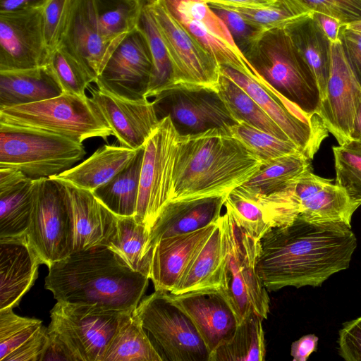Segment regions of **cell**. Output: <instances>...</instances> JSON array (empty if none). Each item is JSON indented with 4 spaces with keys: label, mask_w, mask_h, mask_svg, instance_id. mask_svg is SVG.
Returning a JSON list of instances; mask_svg holds the SVG:
<instances>
[{
    "label": "cell",
    "mask_w": 361,
    "mask_h": 361,
    "mask_svg": "<svg viewBox=\"0 0 361 361\" xmlns=\"http://www.w3.org/2000/svg\"><path fill=\"white\" fill-rule=\"evenodd\" d=\"M262 33L286 29L308 19L313 12L301 0H278L270 6L258 8H231Z\"/></svg>",
    "instance_id": "cell-41"
},
{
    "label": "cell",
    "mask_w": 361,
    "mask_h": 361,
    "mask_svg": "<svg viewBox=\"0 0 361 361\" xmlns=\"http://www.w3.org/2000/svg\"><path fill=\"white\" fill-rule=\"evenodd\" d=\"M137 27L147 38L153 61V70L146 98H157L169 91L172 67L166 47L147 0L144 1Z\"/></svg>",
    "instance_id": "cell-39"
},
{
    "label": "cell",
    "mask_w": 361,
    "mask_h": 361,
    "mask_svg": "<svg viewBox=\"0 0 361 361\" xmlns=\"http://www.w3.org/2000/svg\"><path fill=\"white\" fill-rule=\"evenodd\" d=\"M311 161L301 152L279 157L263 164L243 186L264 195L280 191L297 177L312 169Z\"/></svg>",
    "instance_id": "cell-38"
},
{
    "label": "cell",
    "mask_w": 361,
    "mask_h": 361,
    "mask_svg": "<svg viewBox=\"0 0 361 361\" xmlns=\"http://www.w3.org/2000/svg\"><path fill=\"white\" fill-rule=\"evenodd\" d=\"M73 0H48L42 8L47 46L51 52L63 35Z\"/></svg>",
    "instance_id": "cell-46"
},
{
    "label": "cell",
    "mask_w": 361,
    "mask_h": 361,
    "mask_svg": "<svg viewBox=\"0 0 361 361\" xmlns=\"http://www.w3.org/2000/svg\"><path fill=\"white\" fill-rule=\"evenodd\" d=\"M312 18L330 44L341 42V30L344 24L340 20L319 12H313Z\"/></svg>",
    "instance_id": "cell-51"
},
{
    "label": "cell",
    "mask_w": 361,
    "mask_h": 361,
    "mask_svg": "<svg viewBox=\"0 0 361 361\" xmlns=\"http://www.w3.org/2000/svg\"><path fill=\"white\" fill-rule=\"evenodd\" d=\"M42 8L0 13V71L35 68L49 63Z\"/></svg>",
    "instance_id": "cell-16"
},
{
    "label": "cell",
    "mask_w": 361,
    "mask_h": 361,
    "mask_svg": "<svg viewBox=\"0 0 361 361\" xmlns=\"http://www.w3.org/2000/svg\"><path fill=\"white\" fill-rule=\"evenodd\" d=\"M63 183L71 209V253L97 246L107 247L116 233L118 216L104 205L92 192Z\"/></svg>",
    "instance_id": "cell-22"
},
{
    "label": "cell",
    "mask_w": 361,
    "mask_h": 361,
    "mask_svg": "<svg viewBox=\"0 0 361 361\" xmlns=\"http://www.w3.org/2000/svg\"><path fill=\"white\" fill-rule=\"evenodd\" d=\"M149 230L133 216H118L116 231L109 245L131 269L149 278L152 251Z\"/></svg>",
    "instance_id": "cell-35"
},
{
    "label": "cell",
    "mask_w": 361,
    "mask_h": 361,
    "mask_svg": "<svg viewBox=\"0 0 361 361\" xmlns=\"http://www.w3.org/2000/svg\"><path fill=\"white\" fill-rule=\"evenodd\" d=\"M244 56L263 85L305 114H318L321 97L317 82L286 29L262 33Z\"/></svg>",
    "instance_id": "cell-4"
},
{
    "label": "cell",
    "mask_w": 361,
    "mask_h": 361,
    "mask_svg": "<svg viewBox=\"0 0 361 361\" xmlns=\"http://www.w3.org/2000/svg\"><path fill=\"white\" fill-rule=\"evenodd\" d=\"M0 123L40 130L80 142L113 135L90 97L64 92L40 102L0 109Z\"/></svg>",
    "instance_id": "cell-6"
},
{
    "label": "cell",
    "mask_w": 361,
    "mask_h": 361,
    "mask_svg": "<svg viewBox=\"0 0 361 361\" xmlns=\"http://www.w3.org/2000/svg\"><path fill=\"white\" fill-rule=\"evenodd\" d=\"M227 195L169 201L150 229L149 246L153 252L161 239L192 232L216 223Z\"/></svg>",
    "instance_id": "cell-25"
},
{
    "label": "cell",
    "mask_w": 361,
    "mask_h": 361,
    "mask_svg": "<svg viewBox=\"0 0 361 361\" xmlns=\"http://www.w3.org/2000/svg\"><path fill=\"white\" fill-rule=\"evenodd\" d=\"M130 314L57 301L51 311L48 331L67 347L75 361H103L118 327Z\"/></svg>",
    "instance_id": "cell-8"
},
{
    "label": "cell",
    "mask_w": 361,
    "mask_h": 361,
    "mask_svg": "<svg viewBox=\"0 0 361 361\" xmlns=\"http://www.w3.org/2000/svg\"><path fill=\"white\" fill-rule=\"evenodd\" d=\"M220 72L241 87L281 128L288 139L312 160L329 130L318 114L310 115L279 92L228 66Z\"/></svg>",
    "instance_id": "cell-13"
},
{
    "label": "cell",
    "mask_w": 361,
    "mask_h": 361,
    "mask_svg": "<svg viewBox=\"0 0 361 361\" xmlns=\"http://www.w3.org/2000/svg\"><path fill=\"white\" fill-rule=\"evenodd\" d=\"M86 154L82 142L30 128L0 123V167L27 177H51L68 170Z\"/></svg>",
    "instance_id": "cell-7"
},
{
    "label": "cell",
    "mask_w": 361,
    "mask_h": 361,
    "mask_svg": "<svg viewBox=\"0 0 361 361\" xmlns=\"http://www.w3.org/2000/svg\"><path fill=\"white\" fill-rule=\"evenodd\" d=\"M336 171L335 183L350 200L361 205V141L350 140L332 147Z\"/></svg>",
    "instance_id": "cell-43"
},
{
    "label": "cell",
    "mask_w": 361,
    "mask_h": 361,
    "mask_svg": "<svg viewBox=\"0 0 361 361\" xmlns=\"http://www.w3.org/2000/svg\"><path fill=\"white\" fill-rule=\"evenodd\" d=\"M358 207L332 179L314 174L312 169L288 185V210L291 221L300 217L310 222H341L351 227L352 216Z\"/></svg>",
    "instance_id": "cell-17"
},
{
    "label": "cell",
    "mask_w": 361,
    "mask_h": 361,
    "mask_svg": "<svg viewBox=\"0 0 361 361\" xmlns=\"http://www.w3.org/2000/svg\"><path fill=\"white\" fill-rule=\"evenodd\" d=\"M262 165L229 130L214 128L181 134L170 200L227 195Z\"/></svg>",
    "instance_id": "cell-3"
},
{
    "label": "cell",
    "mask_w": 361,
    "mask_h": 361,
    "mask_svg": "<svg viewBox=\"0 0 361 361\" xmlns=\"http://www.w3.org/2000/svg\"><path fill=\"white\" fill-rule=\"evenodd\" d=\"M47 348L41 357L42 360H74L67 347L54 335L49 333Z\"/></svg>",
    "instance_id": "cell-53"
},
{
    "label": "cell",
    "mask_w": 361,
    "mask_h": 361,
    "mask_svg": "<svg viewBox=\"0 0 361 361\" xmlns=\"http://www.w3.org/2000/svg\"><path fill=\"white\" fill-rule=\"evenodd\" d=\"M40 264L25 235L0 238V310L19 304L33 285Z\"/></svg>",
    "instance_id": "cell-23"
},
{
    "label": "cell",
    "mask_w": 361,
    "mask_h": 361,
    "mask_svg": "<svg viewBox=\"0 0 361 361\" xmlns=\"http://www.w3.org/2000/svg\"><path fill=\"white\" fill-rule=\"evenodd\" d=\"M63 93L49 64L31 69L0 71V109L32 104Z\"/></svg>",
    "instance_id": "cell-28"
},
{
    "label": "cell",
    "mask_w": 361,
    "mask_h": 361,
    "mask_svg": "<svg viewBox=\"0 0 361 361\" xmlns=\"http://www.w3.org/2000/svg\"><path fill=\"white\" fill-rule=\"evenodd\" d=\"M344 25L347 28L361 34V20L344 24Z\"/></svg>",
    "instance_id": "cell-57"
},
{
    "label": "cell",
    "mask_w": 361,
    "mask_h": 361,
    "mask_svg": "<svg viewBox=\"0 0 361 361\" xmlns=\"http://www.w3.org/2000/svg\"><path fill=\"white\" fill-rule=\"evenodd\" d=\"M35 192L27 242L49 267L72 252V216L64 183L54 177L35 179Z\"/></svg>",
    "instance_id": "cell-11"
},
{
    "label": "cell",
    "mask_w": 361,
    "mask_h": 361,
    "mask_svg": "<svg viewBox=\"0 0 361 361\" xmlns=\"http://www.w3.org/2000/svg\"><path fill=\"white\" fill-rule=\"evenodd\" d=\"M263 320L256 313H251L237 325L231 338L209 355V361L264 360Z\"/></svg>",
    "instance_id": "cell-36"
},
{
    "label": "cell",
    "mask_w": 361,
    "mask_h": 361,
    "mask_svg": "<svg viewBox=\"0 0 361 361\" xmlns=\"http://www.w3.org/2000/svg\"><path fill=\"white\" fill-rule=\"evenodd\" d=\"M224 206L236 222L257 240L272 228L264 194L241 185L227 195Z\"/></svg>",
    "instance_id": "cell-40"
},
{
    "label": "cell",
    "mask_w": 361,
    "mask_h": 361,
    "mask_svg": "<svg viewBox=\"0 0 361 361\" xmlns=\"http://www.w3.org/2000/svg\"><path fill=\"white\" fill-rule=\"evenodd\" d=\"M180 135L171 116L166 115L159 120L144 146L134 217L149 231L161 209L171 200Z\"/></svg>",
    "instance_id": "cell-9"
},
{
    "label": "cell",
    "mask_w": 361,
    "mask_h": 361,
    "mask_svg": "<svg viewBox=\"0 0 361 361\" xmlns=\"http://www.w3.org/2000/svg\"><path fill=\"white\" fill-rule=\"evenodd\" d=\"M224 257L223 233L219 218L209 237L190 260L176 287L170 293L181 294L205 289L219 290Z\"/></svg>",
    "instance_id": "cell-30"
},
{
    "label": "cell",
    "mask_w": 361,
    "mask_h": 361,
    "mask_svg": "<svg viewBox=\"0 0 361 361\" xmlns=\"http://www.w3.org/2000/svg\"><path fill=\"white\" fill-rule=\"evenodd\" d=\"M48 0H0V13L43 8Z\"/></svg>",
    "instance_id": "cell-55"
},
{
    "label": "cell",
    "mask_w": 361,
    "mask_h": 361,
    "mask_svg": "<svg viewBox=\"0 0 361 361\" xmlns=\"http://www.w3.org/2000/svg\"><path fill=\"white\" fill-rule=\"evenodd\" d=\"M152 70L148 42L137 27L116 45L94 82L97 88L123 98L147 99Z\"/></svg>",
    "instance_id": "cell-15"
},
{
    "label": "cell",
    "mask_w": 361,
    "mask_h": 361,
    "mask_svg": "<svg viewBox=\"0 0 361 361\" xmlns=\"http://www.w3.org/2000/svg\"><path fill=\"white\" fill-rule=\"evenodd\" d=\"M48 64L64 93L87 96L85 90L94 79L70 54L57 47L51 52Z\"/></svg>",
    "instance_id": "cell-45"
},
{
    "label": "cell",
    "mask_w": 361,
    "mask_h": 361,
    "mask_svg": "<svg viewBox=\"0 0 361 361\" xmlns=\"http://www.w3.org/2000/svg\"><path fill=\"white\" fill-rule=\"evenodd\" d=\"M143 328L133 312L121 322L105 353L103 361H162Z\"/></svg>",
    "instance_id": "cell-37"
},
{
    "label": "cell",
    "mask_w": 361,
    "mask_h": 361,
    "mask_svg": "<svg viewBox=\"0 0 361 361\" xmlns=\"http://www.w3.org/2000/svg\"><path fill=\"white\" fill-rule=\"evenodd\" d=\"M118 43L108 41L103 35L94 0H73L57 47L81 64L94 79V82Z\"/></svg>",
    "instance_id": "cell-19"
},
{
    "label": "cell",
    "mask_w": 361,
    "mask_h": 361,
    "mask_svg": "<svg viewBox=\"0 0 361 361\" xmlns=\"http://www.w3.org/2000/svg\"><path fill=\"white\" fill-rule=\"evenodd\" d=\"M138 150L105 145L82 163L51 177L92 192L123 169Z\"/></svg>",
    "instance_id": "cell-29"
},
{
    "label": "cell",
    "mask_w": 361,
    "mask_h": 361,
    "mask_svg": "<svg viewBox=\"0 0 361 361\" xmlns=\"http://www.w3.org/2000/svg\"><path fill=\"white\" fill-rule=\"evenodd\" d=\"M341 39L346 57L361 84V34L343 25Z\"/></svg>",
    "instance_id": "cell-50"
},
{
    "label": "cell",
    "mask_w": 361,
    "mask_h": 361,
    "mask_svg": "<svg viewBox=\"0 0 361 361\" xmlns=\"http://www.w3.org/2000/svg\"><path fill=\"white\" fill-rule=\"evenodd\" d=\"M160 1L220 66L232 68L261 82L259 75L235 45L223 20L204 0Z\"/></svg>",
    "instance_id": "cell-14"
},
{
    "label": "cell",
    "mask_w": 361,
    "mask_h": 361,
    "mask_svg": "<svg viewBox=\"0 0 361 361\" xmlns=\"http://www.w3.org/2000/svg\"><path fill=\"white\" fill-rule=\"evenodd\" d=\"M216 93L236 123L243 122L280 139L289 140L262 108L228 76L221 73Z\"/></svg>",
    "instance_id": "cell-34"
},
{
    "label": "cell",
    "mask_w": 361,
    "mask_h": 361,
    "mask_svg": "<svg viewBox=\"0 0 361 361\" xmlns=\"http://www.w3.org/2000/svg\"><path fill=\"white\" fill-rule=\"evenodd\" d=\"M319 87L321 102L326 97L330 72V43L310 18L286 28Z\"/></svg>",
    "instance_id": "cell-32"
},
{
    "label": "cell",
    "mask_w": 361,
    "mask_h": 361,
    "mask_svg": "<svg viewBox=\"0 0 361 361\" xmlns=\"http://www.w3.org/2000/svg\"><path fill=\"white\" fill-rule=\"evenodd\" d=\"M168 296L191 319L209 355L228 340L237 327L235 316L219 290L168 293Z\"/></svg>",
    "instance_id": "cell-21"
},
{
    "label": "cell",
    "mask_w": 361,
    "mask_h": 361,
    "mask_svg": "<svg viewBox=\"0 0 361 361\" xmlns=\"http://www.w3.org/2000/svg\"><path fill=\"white\" fill-rule=\"evenodd\" d=\"M144 146L123 169L92 191L94 195L118 216L135 214Z\"/></svg>",
    "instance_id": "cell-33"
},
{
    "label": "cell",
    "mask_w": 361,
    "mask_h": 361,
    "mask_svg": "<svg viewBox=\"0 0 361 361\" xmlns=\"http://www.w3.org/2000/svg\"><path fill=\"white\" fill-rule=\"evenodd\" d=\"M172 67V90L216 92L221 75L216 60L166 10L160 0H147Z\"/></svg>",
    "instance_id": "cell-10"
},
{
    "label": "cell",
    "mask_w": 361,
    "mask_h": 361,
    "mask_svg": "<svg viewBox=\"0 0 361 361\" xmlns=\"http://www.w3.org/2000/svg\"><path fill=\"white\" fill-rule=\"evenodd\" d=\"M152 335L166 360L209 361V353L188 316L173 303L168 292L155 290L133 312Z\"/></svg>",
    "instance_id": "cell-12"
},
{
    "label": "cell",
    "mask_w": 361,
    "mask_h": 361,
    "mask_svg": "<svg viewBox=\"0 0 361 361\" xmlns=\"http://www.w3.org/2000/svg\"><path fill=\"white\" fill-rule=\"evenodd\" d=\"M224 264L219 289L238 324L255 312L266 319L269 298L257 271L260 240L247 233L227 210L221 216Z\"/></svg>",
    "instance_id": "cell-5"
},
{
    "label": "cell",
    "mask_w": 361,
    "mask_h": 361,
    "mask_svg": "<svg viewBox=\"0 0 361 361\" xmlns=\"http://www.w3.org/2000/svg\"><path fill=\"white\" fill-rule=\"evenodd\" d=\"M145 0H94L97 20L104 37L118 43L137 27Z\"/></svg>",
    "instance_id": "cell-42"
},
{
    "label": "cell",
    "mask_w": 361,
    "mask_h": 361,
    "mask_svg": "<svg viewBox=\"0 0 361 361\" xmlns=\"http://www.w3.org/2000/svg\"><path fill=\"white\" fill-rule=\"evenodd\" d=\"M210 7L223 20L235 45L244 55L262 33L236 11L219 7Z\"/></svg>",
    "instance_id": "cell-47"
},
{
    "label": "cell",
    "mask_w": 361,
    "mask_h": 361,
    "mask_svg": "<svg viewBox=\"0 0 361 361\" xmlns=\"http://www.w3.org/2000/svg\"><path fill=\"white\" fill-rule=\"evenodd\" d=\"M217 221L192 232L162 238L156 243L149 274L155 290L171 293L175 289L186 267L208 239Z\"/></svg>",
    "instance_id": "cell-24"
},
{
    "label": "cell",
    "mask_w": 361,
    "mask_h": 361,
    "mask_svg": "<svg viewBox=\"0 0 361 361\" xmlns=\"http://www.w3.org/2000/svg\"><path fill=\"white\" fill-rule=\"evenodd\" d=\"M210 6L223 8H258L275 4L278 0H204Z\"/></svg>",
    "instance_id": "cell-54"
},
{
    "label": "cell",
    "mask_w": 361,
    "mask_h": 361,
    "mask_svg": "<svg viewBox=\"0 0 361 361\" xmlns=\"http://www.w3.org/2000/svg\"><path fill=\"white\" fill-rule=\"evenodd\" d=\"M48 268L44 287L57 301L129 313L139 305L149 279L106 246L73 252Z\"/></svg>",
    "instance_id": "cell-2"
},
{
    "label": "cell",
    "mask_w": 361,
    "mask_h": 361,
    "mask_svg": "<svg viewBox=\"0 0 361 361\" xmlns=\"http://www.w3.org/2000/svg\"><path fill=\"white\" fill-rule=\"evenodd\" d=\"M338 350L346 361H361V316L343 324L338 332Z\"/></svg>",
    "instance_id": "cell-49"
},
{
    "label": "cell",
    "mask_w": 361,
    "mask_h": 361,
    "mask_svg": "<svg viewBox=\"0 0 361 361\" xmlns=\"http://www.w3.org/2000/svg\"><path fill=\"white\" fill-rule=\"evenodd\" d=\"M318 339L314 334H307L294 341L290 348L293 360L306 361L309 356L317 350Z\"/></svg>",
    "instance_id": "cell-52"
},
{
    "label": "cell",
    "mask_w": 361,
    "mask_h": 361,
    "mask_svg": "<svg viewBox=\"0 0 361 361\" xmlns=\"http://www.w3.org/2000/svg\"><path fill=\"white\" fill-rule=\"evenodd\" d=\"M356 247L350 226L297 217L289 224L271 228L260 240L257 271L268 291L317 287L349 267Z\"/></svg>",
    "instance_id": "cell-1"
},
{
    "label": "cell",
    "mask_w": 361,
    "mask_h": 361,
    "mask_svg": "<svg viewBox=\"0 0 361 361\" xmlns=\"http://www.w3.org/2000/svg\"><path fill=\"white\" fill-rule=\"evenodd\" d=\"M35 179L27 176L0 185V238L25 235L30 224Z\"/></svg>",
    "instance_id": "cell-31"
},
{
    "label": "cell",
    "mask_w": 361,
    "mask_h": 361,
    "mask_svg": "<svg viewBox=\"0 0 361 361\" xmlns=\"http://www.w3.org/2000/svg\"><path fill=\"white\" fill-rule=\"evenodd\" d=\"M48 341L41 320L0 310V361H40Z\"/></svg>",
    "instance_id": "cell-27"
},
{
    "label": "cell",
    "mask_w": 361,
    "mask_h": 361,
    "mask_svg": "<svg viewBox=\"0 0 361 361\" xmlns=\"http://www.w3.org/2000/svg\"><path fill=\"white\" fill-rule=\"evenodd\" d=\"M228 130L263 164L288 154L301 152L291 140L280 139L243 122L234 123Z\"/></svg>",
    "instance_id": "cell-44"
},
{
    "label": "cell",
    "mask_w": 361,
    "mask_h": 361,
    "mask_svg": "<svg viewBox=\"0 0 361 361\" xmlns=\"http://www.w3.org/2000/svg\"><path fill=\"white\" fill-rule=\"evenodd\" d=\"M90 101L111 128L121 146L142 147L159 122L155 102L128 99L99 88H91Z\"/></svg>",
    "instance_id": "cell-20"
},
{
    "label": "cell",
    "mask_w": 361,
    "mask_h": 361,
    "mask_svg": "<svg viewBox=\"0 0 361 361\" xmlns=\"http://www.w3.org/2000/svg\"><path fill=\"white\" fill-rule=\"evenodd\" d=\"M314 12L340 20L343 24L361 20V0H301Z\"/></svg>",
    "instance_id": "cell-48"
},
{
    "label": "cell",
    "mask_w": 361,
    "mask_h": 361,
    "mask_svg": "<svg viewBox=\"0 0 361 361\" xmlns=\"http://www.w3.org/2000/svg\"><path fill=\"white\" fill-rule=\"evenodd\" d=\"M352 139L361 141V99L354 118Z\"/></svg>",
    "instance_id": "cell-56"
},
{
    "label": "cell",
    "mask_w": 361,
    "mask_h": 361,
    "mask_svg": "<svg viewBox=\"0 0 361 361\" xmlns=\"http://www.w3.org/2000/svg\"><path fill=\"white\" fill-rule=\"evenodd\" d=\"M360 99L361 84L346 57L342 42L330 44L329 77L318 115L339 145L351 140Z\"/></svg>",
    "instance_id": "cell-18"
},
{
    "label": "cell",
    "mask_w": 361,
    "mask_h": 361,
    "mask_svg": "<svg viewBox=\"0 0 361 361\" xmlns=\"http://www.w3.org/2000/svg\"><path fill=\"white\" fill-rule=\"evenodd\" d=\"M171 98V111L168 114L193 133L214 128L228 130L235 123L224 103L214 92L207 90H172L158 97Z\"/></svg>",
    "instance_id": "cell-26"
}]
</instances>
